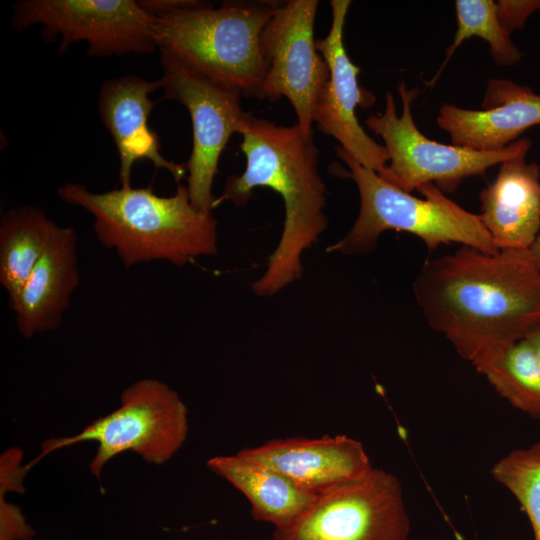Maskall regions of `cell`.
Listing matches in <instances>:
<instances>
[{"mask_svg":"<svg viewBox=\"0 0 540 540\" xmlns=\"http://www.w3.org/2000/svg\"><path fill=\"white\" fill-rule=\"evenodd\" d=\"M413 294L428 325L472 365L540 323V269L529 249L491 255L462 246L427 260Z\"/></svg>","mask_w":540,"mask_h":540,"instance_id":"obj_1","label":"cell"},{"mask_svg":"<svg viewBox=\"0 0 540 540\" xmlns=\"http://www.w3.org/2000/svg\"><path fill=\"white\" fill-rule=\"evenodd\" d=\"M239 134L245 170L227 178L213 209L225 201L245 206L258 187L272 189L282 198L285 216L281 237L266 270L252 285L254 294L269 297L302 276L303 254L326 230V186L313 134L305 133L297 123L279 125L248 113Z\"/></svg>","mask_w":540,"mask_h":540,"instance_id":"obj_2","label":"cell"},{"mask_svg":"<svg viewBox=\"0 0 540 540\" xmlns=\"http://www.w3.org/2000/svg\"><path fill=\"white\" fill-rule=\"evenodd\" d=\"M57 194L93 216L96 238L125 268L151 261L183 267L217 252V221L212 211L192 204L183 184L167 197L151 186L95 193L79 183H66Z\"/></svg>","mask_w":540,"mask_h":540,"instance_id":"obj_3","label":"cell"},{"mask_svg":"<svg viewBox=\"0 0 540 540\" xmlns=\"http://www.w3.org/2000/svg\"><path fill=\"white\" fill-rule=\"evenodd\" d=\"M281 2H209L153 16L154 39L186 66L214 82L257 98L266 75L261 33Z\"/></svg>","mask_w":540,"mask_h":540,"instance_id":"obj_4","label":"cell"},{"mask_svg":"<svg viewBox=\"0 0 540 540\" xmlns=\"http://www.w3.org/2000/svg\"><path fill=\"white\" fill-rule=\"evenodd\" d=\"M335 151L349 168H340L342 175L351 178L358 188L360 209L349 232L329 246L327 252L350 256L369 253L387 230L413 234L429 251L443 244L458 243L486 254L500 252L480 215L459 206L435 184L420 186L417 190L424 199L418 198L364 167L342 147L337 146Z\"/></svg>","mask_w":540,"mask_h":540,"instance_id":"obj_5","label":"cell"},{"mask_svg":"<svg viewBox=\"0 0 540 540\" xmlns=\"http://www.w3.org/2000/svg\"><path fill=\"white\" fill-rule=\"evenodd\" d=\"M188 430V409L179 394L157 379L145 378L122 391L117 409L79 433L44 440L40 454L25 467L29 470L57 450L94 441L97 449L89 469L100 480L106 463L123 452L132 451L151 464L166 463L183 446Z\"/></svg>","mask_w":540,"mask_h":540,"instance_id":"obj_6","label":"cell"},{"mask_svg":"<svg viewBox=\"0 0 540 540\" xmlns=\"http://www.w3.org/2000/svg\"><path fill=\"white\" fill-rule=\"evenodd\" d=\"M397 90L402 113L397 114L394 97L387 92L384 112L368 117L366 125L383 139L388 154V163L379 175L408 193L427 183L452 192L465 178L483 175L496 164L527 155L531 148L529 138H520L496 151H479L429 139L417 128L411 114L418 89H409L400 80Z\"/></svg>","mask_w":540,"mask_h":540,"instance_id":"obj_7","label":"cell"},{"mask_svg":"<svg viewBox=\"0 0 540 540\" xmlns=\"http://www.w3.org/2000/svg\"><path fill=\"white\" fill-rule=\"evenodd\" d=\"M410 522L399 479L382 469L317 495L273 540H408Z\"/></svg>","mask_w":540,"mask_h":540,"instance_id":"obj_8","label":"cell"},{"mask_svg":"<svg viewBox=\"0 0 540 540\" xmlns=\"http://www.w3.org/2000/svg\"><path fill=\"white\" fill-rule=\"evenodd\" d=\"M160 61L163 98L183 105L192 122V151L185 163L190 200L197 209L212 211V188L220 156L248 114L241 106L243 95L201 75L167 52L160 51Z\"/></svg>","mask_w":540,"mask_h":540,"instance_id":"obj_9","label":"cell"},{"mask_svg":"<svg viewBox=\"0 0 540 540\" xmlns=\"http://www.w3.org/2000/svg\"><path fill=\"white\" fill-rule=\"evenodd\" d=\"M14 28L41 25L43 38L61 42L58 53L86 41L90 56L150 54L157 48L153 16L135 0H20Z\"/></svg>","mask_w":540,"mask_h":540,"instance_id":"obj_10","label":"cell"},{"mask_svg":"<svg viewBox=\"0 0 540 540\" xmlns=\"http://www.w3.org/2000/svg\"><path fill=\"white\" fill-rule=\"evenodd\" d=\"M318 4L317 0L282 2L260 38L266 75L257 99L274 102L285 97L307 134L312 133L315 104L329 78L314 37Z\"/></svg>","mask_w":540,"mask_h":540,"instance_id":"obj_11","label":"cell"},{"mask_svg":"<svg viewBox=\"0 0 540 540\" xmlns=\"http://www.w3.org/2000/svg\"><path fill=\"white\" fill-rule=\"evenodd\" d=\"M350 0L330 1L332 21L325 38L316 41L329 68V78L317 98L313 121L318 129L334 137L346 152L364 167L380 174L388 163L384 146L373 140L360 125L356 108L371 107L375 96L358 81L360 67L349 58L344 46V26Z\"/></svg>","mask_w":540,"mask_h":540,"instance_id":"obj_12","label":"cell"},{"mask_svg":"<svg viewBox=\"0 0 540 540\" xmlns=\"http://www.w3.org/2000/svg\"><path fill=\"white\" fill-rule=\"evenodd\" d=\"M314 494L357 479L373 467L363 444L346 435L276 438L238 451Z\"/></svg>","mask_w":540,"mask_h":540,"instance_id":"obj_13","label":"cell"},{"mask_svg":"<svg viewBox=\"0 0 540 540\" xmlns=\"http://www.w3.org/2000/svg\"><path fill=\"white\" fill-rule=\"evenodd\" d=\"M161 88V79L148 81L128 75L105 81L99 91L98 111L120 157L119 179L123 188L132 187L133 165L143 159L151 161L156 169H166L177 184L185 177V164L162 156L159 138L148 124L156 105L150 95Z\"/></svg>","mask_w":540,"mask_h":540,"instance_id":"obj_14","label":"cell"},{"mask_svg":"<svg viewBox=\"0 0 540 540\" xmlns=\"http://www.w3.org/2000/svg\"><path fill=\"white\" fill-rule=\"evenodd\" d=\"M540 124V94L511 80L490 79L482 109L441 106L437 125L453 145L479 151L501 150L528 128Z\"/></svg>","mask_w":540,"mask_h":540,"instance_id":"obj_15","label":"cell"},{"mask_svg":"<svg viewBox=\"0 0 540 540\" xmlns=\"http://www.w3.org/2000/svg\"><path fill=\"white\" fill-rule=\"evenodd\" d=\"M77 241L73 227L54 226L42 257L10 308L22 337L28 339L61 326L80 281Z\"/></svg>","mask_w":540,"mask_h":540,"instance_id":"obj_16","label":"cell"},{"mask_svg":"<svg viewBox=\"0 0 540 540\" xmlns=\"http://www.w3.org/2000/svg\"><path fill=\"white\" fill-rule=\"evenodd\" d=\"M519 155L500 163L480 192L481 221L498 249H530L540 232V166Z\"/></svg>","mask_w":540,"mask_h":540,"instance_id":"obj_17","label":"cell"},{"mask_svg":"<svg viewBox=\"0 0 540 540\" xmlns=\"http://www.w3.org/2000/svg\"><path fill=\"white\" fill-rule=\"evenodd\" d=\"M207 467L247 498L255 520L274 528L295 521L317 497L280 472L238 452L214 456L207 461Z\"/></svg>","mask_w":540,"mask_h":540,"instance_id":"obj_18","label":"cell"},{"mask_svg":"<svg viewBox=\"0 0 540 540\" xmlns=\"http://www.w3.org/2000/svg\"><path fill=\"white\" fill-rule=\"evenodd\" d=\"M56 223L33 205L6 211L0 222V284L11 308L42 257Z\"/></svg>","mask_w":540,"mask_h":540,"instance_id":"obj_19","label":"cell"},{"mask_svg":"<svg viewBox=\"0 0 540 540\" xmlns=\"http://www.w3.org/2000/svg\"><path fill=\"white\" fill-rule=\"evenodd\" d=\"M473 366L512 406L540 419V363L526 339L489 354Z\"/></svg>","mask_w":540,"mask_h":540,"instance_id":"obj_20","label":"cell"},{"mask_svg":"<svg viewBox=\"0 0 540 540\" xmlns=\"http://www.w3.org/2000/svg\"><path fill=\"white\" fill-rule=\"evenodd\" d=\"M457 30L453 42L446 49V58L434 79L433 84L449 61L455 50L466 39L482 38L489 44V51L494 61L501 66H512L522 59L521 50L511 40L500 24L496 13V2L492 0H457L455 2Z\"/></svg>","mask_w":540,"mask_h":540,"instance_id":"obj_21","label":"cell"},{"mask_svg":"<svg viewBox=\"0 0 540 540\" xmlns=\"http://www.w3.org/2000/svg\"><path fill=\"white\" fill-rule=\"evenodd\" d=\"M491 474L517 499L530 520L534 540H540V441L511 451L493 465Z\"/></svg>","mask_w":540,"mask_h":540,"instance_id":"obj_22","label":"cell"},{"mask_svg":"<svg viewBox=\"0 0 540 540\" xmlns=\"http://www.w3.org/2000/svg\"><path fill=\"white\" fill-rule=\"evenodd\" d=\"M540 10V0H499L496 13L500 24L508 32L521 30L527 19Z\"/></svg>","mask_w":540,"mask_h":540,"instance_id":"obj_23","label":"cell"},{"mask_svg":"<svg viewBox=\"0 0 540 540\" xmlns=\"http://www.w3.org/2000/svg\"><path fill=\"white\" fill-rule=\"evenodd\" d=\"M35 531L26 522L21 510L8 505L1 495L0 540H31Z\"/></svg>","mask_w":540,"mask_h":540,"instance_id":"obj_24","label":"cell"},{"mask_svg":"<svg viewBox=\"0 0 540 540\" xmlns=\"http://www.w3.org/2000/svg\"><path fill=\"white\" fill-rule=\"evenodd\" d=\"M140 6L152 16L169 13L197 4L198 0H140Z\"/></svg>","mask_w":540,"mask_h":540,"instance_id":"obj_25","label":"cell"},{"mask_svg":"<svg viewBox=\"0 0 540 540\" xmlns=\"http://www.w3.org/2000/svg\"><path fill=\"white\" fill-rule=\"evenodd\" d=\"M524 339L529 342L540 363V323L534 327Z\"/></svg>","mask_w":540,"mask_h":540,"instance_id":"obj_26","label":"cell"},{"mask_svg":"<svg viewBox=\"0 0 540 540\" xmlns=\"http://www.w3.org/2000/svg\"><path fill=\"white\" fill-rule=\"evenodd\" d=\"M529 250L534 259V262L540 269V232Z\"/></svg>","mask_w":540,"mask_h":540,"instance_id":"obj_27","label":"cell"}]
</instances>
